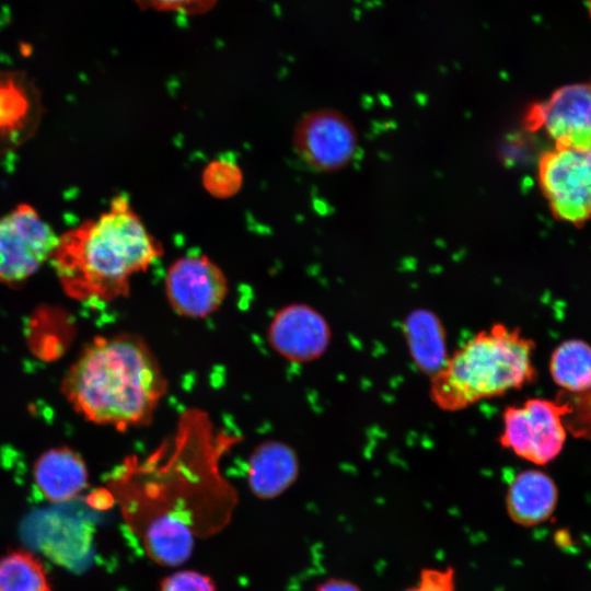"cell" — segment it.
<instances>
[{
    "label": "cell",
    "instance_id": "7402d4cb",
    "mask_svg": "<svg viewBox=\"0 0 591 591\" xmlns=\"http://www.w3.org/2000/svg\"><path fill=\"white\" fill-rule=\"evenodd\" d=\"M159 591H217V587L210 576L194 569H182L162 578Z\"/></svg>",
    "mask_w": 591,
    "mask_h": 591
},
{
    "label": "cell",
    "instance_id": "5bb4252c",
    "mask_svg": "<svg viewBox=\"0 0 591 591\" xmlns=\"http://www.w3.org/2000/svg\"><path fill=\"white\" fill-rule=\"evenodd\" d=\"M33 477L39 493L53 503L74 499L89 480L83 459L67 447L44 452L34 464Z\"/></svg>",
    "mask_w": 591,
    "mask_h": 591
},
{
    "label": "cell",
    "instance_id": "277c9868",
    "mask_svg": "<svg viewBox=\"0 0 591 591\" xmlns=\"http://www.w3.org/2000/svg\"><path fill=\"white\" fill-rule=\"evenodd\" d=\"M566 413V406L556 398L532 397L520 405H509L502 413L499 444L522 460L546 465L564 448Z\"/></svg>",
    "mask_w": 591,
    "mask_h": 591
},
{
    "label": "cell",
    "instance_id": "2e32d148",
    "mask_svg": "<svg viewBox=\"0 0 591 591\" xmlns=\"http://www.w3.org/2000/svg\"><path fill=\"white\" fill-rule=\"evenodd\" d=\"M404 336L410 357L418 369L430 376L447 361L445 328L431 311L415 310L405 318Z\"/></svg>",
    "mask_w": 591,
    "mask_h": 591
},
{
    "label": "cell",
    "instance_id": "603a6c76",
    "mask_svg": "<svg viewBox=\"0 0 591 591\" xmlns=\"http://www.w3.org/2000/svg\"><path fill=\"white\" fill-rule=\"evenodd\" d=\"M404 591H456L453 567L424 568L415 584Z\"/></svg>",
    "mask_w": 591,
    "mask_h": 591
},
{
    "label": "cell",
    "instance_id": "ba28073f",
    "mask_svg": "<svg viewBox=\"0 0 591 591\" xmlns=\"http://www.w3.org/2000/svg\"><path fill=\"white\" fill-rule=\"evenodd\" d=\"M164 286L172 310L188 318H204L218 311L229 290L223 270L202 254L175 259L169 266Z\"/></svg>",
    "mask_w": 591,
    "mask_h": 591
},
{
    "label": "cell",
    "instance_id": "6da1fadb",
    "mask_svg": "<svg viewBox=\"0 0 591 591\" xmlns=\"http://www.w3.org/2000/svg\"><path fill=\"white\" fill-rule=\"evenodd\" d=\"M164 254L125 195L58 236L50 260L65 292L80 301L111 302L129 294L130 280Z\"/></svg>",
    "mask_w": 591,
    "mask_h": 591
},
{
    "label": "cell",
    "instance_id": "5b68a950",
    "mask_svg": "<svg viewBox=\"0 0 591 591\" xmlns=\"http://www.w3.org/2000/svg\"><path fill=\"white\" fill-rule=\"evenodd\" d=\"M58 235L32 205L23 202L0 216V283L14 286L51 258Z\"/></svg>",
    "mask_w": 591,
    "mask_h": 591
},
{
    "label": "cell",
    "instance_id": "9c48e42d",
    "mask_svg": "<svg viewBox=\"0 0 591 591\" xmlns=\"http://www.w3.org/2000/svg\"><path fill=\"white\" fill-rule=\"evenodd\" d=\"M267 336L279 356L291 362L306 363L326 352L332 331L324 315L313 306L290 303L275 313Z\"/></svg>",
    "mask_w": 591,
    "mask_h": 591
},
{
    "label": "cell",
    "instance_id": "4fadbf2b",
    "mask_svg": "<svg viewBox=\"0 0 591 591\" xmlns=\"http://www.w3.org/2000/svg\"><path fill=\"white\" fill-rule=\"evenodd\" d=\"M558 497L557 485L548 474L541 470H524L508 485L507 513L518 525L536 526L552 518Z\"/></svg>",
    "mask_w": 591,
    "mask_h": 591
},
{
    "label": "cell",
    "instance_id": "7c38bea8",
    "mask_svg": "<svg viewBox=\"0 0 591 591\" xmlns=\"http://www.w3.org/2000/svg\"><path fill=\"white\" fill-rule=\"evenodd\" d=\"M299 470L298 455L289 444L277 440L265 441L248 457L247 485L255 497L275 499L294 484Z\"/></svg>",
    "mask_w": 591,
    "mask_h": 591
},
{
    "label": "cell",
    "instance_id": "44dd1931",
    "mask_svg": "<svg viewBox=\"0 0 591 591\" xmlns=\"http://www.w3.org/2000/svg\"><path fill=\"white\" fill-rule=\"evenodd\" d=\"M141 10L176 13L182 15H201L211 11L219 0H131Z\"/></svg>",
    "mask_w": 591,
    "mask_h": 591
},
{
    "label": "cell",
    "instance_id": "d4e9b609",
    "mask_svg": "<svg viewBox=\"0 0 591 591\" xmlns=\"http://www.w3.org/2000/svg\"><path fill=\"white\" fill-rule=\"evenodd\" d=\"M588 10H589V15L591 18V0H588Z\"/></svg>",
    "mask_w": 591,
    "mask_h": 591
},
{
    "label": "cell",
    "instance_id": "7a4b0ae2",
    "mask_svg": "<svg viewBox=\"0 0 591 591\" xmlns=\"http://www.w3.org/2000/svg\"><path fill=\"white\" fill-rule=\"evenodd\" d=\"M61 389L84 418L125 431L150 422L167 381L148 344L120 333L95 337L70 367Z\"/></svg>",
    "mask_w": 591,
    "mask_h": 591
},
{
    "label": "cell",
    "instance_id": "8992f818",
    "mask_svg": "<svg viewBox=\"0 0 591 591\" xmlns=\"http://www.w3.org/2000/svg\"><path fill=\"white\" fill-rule=\"evenodd\" d=\"M538 182L553 215L568 223L591 219V148H560L545 153Z\"/></svg>",
    "mask_w": 591,
    "mask_h": 591
},
{
    "label": "cell",
    "instance_id": "52a82bcc",
    "mask_svg": "<svg viewBox=\"0 0 591 591\" xmlns=\"http://www.w3.org/2000/svg\"><path fill=\"white\" fill-rule=\"evenodd\" d=\"M292 144L310 169L331 173L346 167L358 151V135L340 112L320 108L308 112L297 123Z\"/></svg>",
    "mask_w": 591,
    "mask_h": 591
},
{
    "label": "cell",
    "instance_id": "9a60e30c",
    "mask_svg": "<svg viewBox=\"0 0 591 591\" xmlns=\"http://www.w3.org/2000/svg\"><path fill=\"white\" fill-rule=\"evenodd\" d=\"M189 524L172 509L159 510L142 533L143 548L155 564L176 567L186 563L194 549Z\"/></svg>",
    "mask_w": 591,
    "mask_h": 591
},
{
    "label": "cell",
    "instance_id": "cb8c5ba5",
    "mask_svg": "<svg viewBox=\"0 0 591 591\" xmlns=\"http://www.w3.org/2000/svg\"><path fill=\"white\" fill-rule=\"evenodd\" d=\"M315 591H361L360 588L346 579L341 578H329L321 583H318L315 588Z\"/></svg>",
    "mask_w": 591,
    "mask_h": 591
},
{
    "label": "cell",
    "instance_id": "e0dca14e",
    "mask_svg": "<svg viewBox=\"0 0 591 591\" xmlns=\"http://www.w3.org/2000/svg\"><path fill=\"white\" fill-rule=\"evenodd\" d=\"M549 373L560 391L579 394L591 389V345L567 339L552 352Z\"/></svg>",
    "mask_w": 591,
    "mask_h": 591
},
{
    "label": "cell",
    "instance_id": "8fae6325",
    "mask_svg": "<svg viewBox=\"0 0 591 591\" xmlns=\"http://www.w3.org/2000/svg\"><path fill=\"white\" fill-rule=\"evenodd\" d=\"M540 124L560 148H591V84L556 90L540 109Z\"/></svg>",
    "mask_w": 591,
    "mask_h": 591
},
{
    "label": "cell",
    "instance_id": "ac0fdd59",
    "mask_svg": "<svg viewBox=\"0 0 591 591\" xmlns=\"http://www.w3.org/2000/svg\"><path fill=\"white\" fill-rule=\"evenodd\" d=\"M0 591H53L43 563L27 551H10L0 558Z\"/></svg>",
    "mask_w": 591,
    "mask_h": 591
},
{
    "label": "cell",
    "instance_id": "ffe728a7",
    "mask_svg": "<svg viewBox=\"0 0 591 591\" xmlns=\"http://www.w3.org/2000/svg\"><path fill=\"white\" fill-rule=\"evenodd\" d=\"M556 399L567 408L564 416L567 431L591 441V389L579 394L559 391Z\"/></svg>",
    "mask_w": 591,
    "mask_h": 591
},
{
    "label": "cell",
    "instance_id": "30bf717a",
    "mask_svg": "<svg viewBox=\"0 0 591 591\" xmlns=\"http://www.w3.org/2000/svg\"><path fill=\"white\" fill-rule=\"evenodd\" d=\"M42 116L40 93L27 74L0 69V157L34 136Z\"/></svg>",
    "mask_w": 591,
    "mask_h": 591
},
{
    "label": "cell",
    "instance_id": "d6986e66",
    "mask_svg": "<svg viewBox=\"0 0 591 591\" xmlns=\"http://www.w3.org/2000/svg\"><path fill=\"white\" fill-rule=\"evenodd\" d=\"M243 182L242 169L230 160H211L201 171L204 189L217 199L234 197L241 190Z\"/></svg>",
    "mask_w": 591,
    "mask_h": 591
},
{
    "label": "cell",
    "instance_id": "3957f363",
    "mask_svg": "<svg viewBox=\"0 0 591 591\" xmlns=\"http://www.w3.org/2000/svg\"><path fill=\"white\" fill-rule=\"evenodd\" d=\"M535 341L519 327L495 323L449 355L430 376L429 395L444 412H459L533 383Z\"/></svg>",
    "mask_w": 591,
    "mask_h": 591
}]
</instances>
